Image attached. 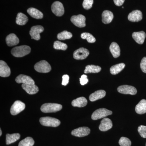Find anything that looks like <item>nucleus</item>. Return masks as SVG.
<instances>
[{"label":"nucleus","mask_w":146,"mask_h":146,"mask_svg":"<svg viewBox=\"0 0 146 146\" xmlns=\"http://www.w3.org/2000/svg\"><path fill=\"white\" fill-rule=\"evenodd\" d=\"M112 112L106 108H100L95 110L91 116V118L94 120L99 119L112 115Z\"/></svg>","instance_id":"5"},{"label":"nucleus","mask_w":146,"mask_h":146,"mask_svg":"<svg viewBox=\"0 0 146 146\" xmlns=\"http://www.w3.org/2000/svg\"><path fill=\"white\" fill-rule=\"evenodd\" d=\"M80 84L82 85H85L89 82V80L87 78V76L84 74L81 76V78H80Z\"/></svg>","instance_id":"38"},{"label":"nucleus","mask_w":146,"mask_h":146,"mask_svg":"<svg viewBox=\"0 0 146 146\" xmlns=\"http://www.w3.org/2000/svg\"><path fill=\"white\" fill-rule=\"evenodd\" d=\"M132 36L136 43L139 44H143L145 41L146 35L145 32L143 31L135 32L133 33Z\"/></svg>","instance_id":"18"},{"label":"nucleus","mask_w":146,"mask_h":146,"mask_svg":"<svg viewBox=\"0 0 146 146\" xmlns=\"http://www.w3.org/2000/svg\"><path fill=\"white\" fill-rule=\"evenodd\" d=\"M54 48L55 49L61 50H65L68 48V46L65 43L60 42V41H55L54 43Z\"/></svg>","instance_id":"33"},{"label":"nucleus","mask_w":146,"mask_h":146,"mask_svg":"<svg viewBox=\"0 0 146 146\" xmlns=\"http://www.w3.org/2000/svg\"><path fill=\"white\" fill-rule=\"evenodd\" d=\"M89 54V52L88 50L85 48H81L75 51L73 56L76 60H83L85 59Z\"/></svg>","instance_id":"12"},{"label":"nucleus","mask_w":146,"mask_h":146,"mask_svg":"<svg viewBox=\"0 0 146 146\" xmlns=\"http://www.w3.org/2000/svg\"><path fill=\"white\" fill-rule=\"evenodd\" d=\"M114 18V15L111 11L105 10L102 13V21L105 24L110 23Z\"/></svg>","instance_id":"21"},{"label":"nucleus","mask_w":146,"mask_h":146,"mask_svg":"<svg viewBox=\"0 0 146 146\" xmlns=\"http://www.w3.org/2000/svg\"><path fill=\"white\" fill-rule=\"evenodd\" d=\"M119 93L123 94L135 95L137 94V90L134 86L129 85H124L120 86L117 88Z\"/></svg>","instance_id":"11"},{"label":"nucleus","mask_w":146,"mask_h":146,"mask_svg":"<svg viewBox=\"0 0 146 146\" xmlns=\"http://www.w3.org/2000/svg\"><path fill=\"white\" fill-rule=\"evenodd\" d=\"M125 66V64L123 63H119L113 65L110 68V73L112 75L117 74L122 70Z\"/></svg>","instance_id":"28"},{"label":"nucleus","mask_w":146,"mask_h":146,"mask_svg":"<svg viewBox=\"0 0 146 146\" xmlns=\"http://www.w3.org/2000/svg\"><path fill=\"white\" fill-rule=\"evenodd\" d=\"M119 143L121 146H131V143L129 138L122 137L119 141Z\"/></svg>","instance_id":"34"},{"label":"nucleus","mask_w":146,"mask_h":146,"mask_svg":"<svg viewBox=\"0 0 146 146\" xmlns=\"http://www.w3.org/2000/svg\"><path fill=\"white\" fill-rule=\"evenodd\" d=\"M101 70V68L100 66L95 65H88L85 68L84 73L85 74L97 73L100 72Z\"/></svg>","instance_id":"29"},{"label":"nucleus","mask_w":146,"mask_h":146,"mask_svg":"<svg viewBox=\"0 0 146 146\" xmlns=\"http://www.w3.org/2000/svg\"><path fill=\"white\" fill-rule=\"evenodd\" d=\"M81 37L82 39H86L89 43H93L96 41V39L92 35L88 33H83L81 35Z\"/></svg>","instance_id":"32"},{"label":"nucleus","mask_w":146,"mask_h":146,"mask_svg":"<svg viewBox=\"0 0 146 146\" xmlns=\"http://www.w3.org/2000/svg\"><path fill=\"white\" fill-rule=\"evenodd\" d=\"M137 114L142 115L146 113V100L143 99L138 103L135 108Z\"/></svg>","instance_id":"23"},{"label":"nucleus","mask_w":146,"mask_h":146,"mask_svg":"<svg viewBox=\"0 0 146 146\" xmlns=\"http://www.w3.org/2000/svg\"><path fill=\"white\" fill-rule=\"evenodd\" d=\"M70 77L68 75H64L62 77V84L64 86H66L69 82Z\"/></svg>","instance_id":"39"},{"label":"nucleus","mask_w":146,"mask_h":146,"mask_svg":"<svg viewBox=\"0 0 146 146\" xmlns=\"http://www.w3.org/2000/svg\"><path fill=\"white\" fill-rule=\"evenodd\" d=\"M16 81L18 83H23L25 84H35L34 80L29 76L21 74L16 78Z\"/></svg>","instance_id":"16"},{"label":"nucleus","mask_w":146,"mask_h":146,"mask_svg":"<svg viewBox=\"0 0 146 146\" xmlns=\"http://www.w3.org/2000/svg\"><path fill=\"white\" fill-rule=\"evenodd\" d=\"M90 131L91 130L89 127H82L72 131L71 134L73 136L76 137H82L88 136L90 133Z\"/></svg>","instance_id":"10"},{"label":"nucleus","mask_w":146,"mask_h":146,"mask_svg":"<svg viewBox=\"0 0 146 146\" xmlns=\"http://www.w3.org/2000/svg\"><path fill=\"white\" fill-rule=\"evenodd\" d=\"M28 21V18L26 15L22 13H18L16 18V23L19 25H24Z\"/></svg>","instance_id":"27"},{"label":"nucleus","mask_w":146,"mask_h":146,"mask_svg":"<svg viewBox=\"0 0 146 146\" xmlns=\"http://www.w3.org/2000/svg\"><path fill=\"white\" fill-rule=\"evenodd\" d=\"M71 21L76 26L78 27H84L86 26V18L85 16L81 14L72 16L71 18Z\"/></svg>","instance_id":"7"},{"label":"nucleus","mask_w":146,"mask_h":146,"mask_svg":"<svg viewBox=\"0 0 146 146\" xmlns=\"http://www.w3.org/2000/svg\"><path fill=\"white\" fill-rule=\"evenodd\" d=\"M110 50L113 57L117 58L120 55V48L119 45L116 42H112L110 46Z\"/></svg>","instance_id":"25"},{"label":"nucleus","mask_w":146,"mask_h":146,"mask_svg":"<svg viewBox=\"0 0 146 146\" xmlns=\"http://www.w3.org/2000/svg\"><path fill=\"white\" fill-rule=\"evenodd\" d=\"M112 126L113 124L111 120L108 118H104L101 121L99 128L101 131H106L112 128Z\"/></svg>","instance_id":"15"},{"label":"nucleus","mask_w":146,"mask_h":146,"mask_svg":"<svg viewBox=\"0 0 146 146\" xmlns=\"http://www.w3.org/2000/svg\"><path fill=\"white\" fill-rule=\"evenodd\" d=\"M11 74L10 68L5 61H0V76L2 77H7Z\"/></svg>","instance_id":"14"},{"label":"nucleus","mask_w":146,"mask_h":146,"mask_svg":"<svg viewBox=\"0 0 146 146\" xmlns=\"http://www.w3.org/2000/svg\"><path fill=\"white\" fill-rule=\"evenodd\" d=\"M106 95V92L104 90H100L95 91L89 96V100L91 102H94L104 98Z\"/></svg>","instance_id":"19"},{"label":"nucleus","mask_w":146,"mask_h":146,"mask_svg":"<svg viewBox=\"0 0 146 146\" xmlns=\"http://www.w3.org/2000/svg\"><path fill=\"white\" fill-rule=\"evenodd\" d=\"M31 51L30 47L23 45L13 48L11 50V54L16 57H22L29 54Z\"/></svg>","instance_id":"1"},{"label":"nucleus","mask_w":146,"mask_h":146,"mask_svg":"<svg viewBox=\"0 0 146 146\" xmlns=\"http://www.w3.org/2000/svg\"><path fill=\"white\" fill-rule=\"evenodd\" d=\"M72 37V34L70 32L64 31L57 35L58 39L60 40H64L65 39H70Z\"/></svg>","instance_id":"31"},{"label":"nucleus","mask_w":146,"mask_h":146,"mask_svg":"<svg viewBox=\"0 0 146 146\" xmlns=\"http://www.w3.org/2000/svg\"><path fill=\"white\" fill-rule=\"evenodd\" d=\"M140 66L142 71L146 73V57H144L141 60Z\"/></svg>","instance_id":"37"},{"label":"nucleus","mask_w":146,"mask_h":146,"mask_svg":"<svg viewBox=\"0 0 146 146\" xmlns=\"http://www.w3.org/2000/svg\"><path fill=\"white\" fill-rule=\"evenodd\" d=\"M93 3L94 0H84L82 3V6L84 9L88 10L92 7Z\"/></svg>","instance_id":"35"},{"label":"nucleus","mask_w":146,"mask_h":146,"mask_svg":"<svg viewBox=\"0 0 146 146\" xmlns=\"http://www.w3.org/2000/svg\"></svg>","instance_id":"42"},{"label":"nucleus","mask_w":146,"mask_h":146,"mask_svg":"<svg viewBox=\"0 0 146 146\" xmlns=\"http://www.w3.org/2000/svg\"><path fill=\"white\" fill-rule=\"evenodd\" d=\"M35 141L33 138L31 137H27L19 143L18 146H33Z\"/></svg>","instance_id":"30"},{"label":"nucleus","mask_w":146,"mask_h":146,"mask_svg":"<svg viewBox=\"0 0 146 146\" xmlns=\"http://www.w3.org/2000/svg\"><path fill=\"white\" fill-rule=\"evenodd\" d=\"M138 132L141 137L146 138V126L140 125L138 127Z\"/></svg>","instance_id":"36"},{"label":"nucleus","mask_w":146,"mask_h":146,"mask_svg":"<svg viewBox=\"0 0 146 146\" xmlns=\"http://www.w3.org/2000/svg\"><path fill=\"white\" fill-rule=\"evenodd\" d=\"M52 11L56 16H61L64 14V7L63 4L59 1L54 2L51 6Z\"/></svg>","instance_id":"8"},{"label":"nucleus","mask_w":146,"mask_h":146,"mask_svg":"<svg viewBox=\"0 0 146 146\" xmlns=\"http://www.w3.org/2000/svg\"><path fill=\"white\" fill-rule=\"evenodd\" d=\"M62 106L56 103H46L42 105L41 110L44 113H51L60 111L62 109Z\"/></svg>","instance_id":"2"},{"label":"nucleus","mask_w":146,"mask_h":146,"mask_svg":"<svg viewBox=\"0 0 146 146\" xmlns=\"http://www.w3.org/2000/svg\"><path fill=\"white\" fill-rule=\"evenodd\" d=\"M87 104V100L84 97L78 98L72 101V104L74 107H84Z\"/></svg>","instance_id":"22"},{"label":"nucleus","mask_w":146,"mask_h":146,"mask_svg":"<svg viewBox=\"0 0 146 146\" xmlns=\"http://www.w3.org/2000/svg\"><path fill=\"white\" fill-rule=\"evenodd\" d=\"M113 1L115 5L117 6H121L123 5L125 0H113Z\"/></svg>","instance_id":"40"},{"label":"nucleus","mask_w":146,"mask_h":146,"mask_svg":"<svg viewBox=\"0 0 146 146\" xmlns=\"http://www.w3.org/2000/svg\"><path fill=\"white\" fill-rule=\"evenodd\" d=\"M2 133V132L1 129H0V136H1Z\"/></svg>","instance_id":"41"},{"label":"nucleus","mask_w":146,"mask_h":146,"mask_svg":"<svg viewBox=\"0 0 146 146\" xmlns=\"http://www.w3.org/2000/svg\"><path fill=\"white\" fill-rule=\"evenodd\" d=\"M21 138V135L18 133L7 134L6 136V143L9 145L18 141Z\"/></svg>","instance_id":"26"},{"label":"nucleus","mask_w":146,"mask_h":146,"mask_svg":"<svg viewBox=\"0 0 146 146\" xmlns=\"http://www.w3.org/2000/svg\"><path fill=\"white\" fill-rule=\"evenodd\" d=\"M25 108V104L21 101L17 100L14 102L11 108V114L16 115L23 111Z\"/></svg>","instance_id":"6"},{"label":"nucleus","mask_w":146,"mask_h":146,"mask_svg":"<svg viewBox=\"0 0 146 146\" xmlns=\"http://www.w3.org/2000/svg\"><path fill=\"white\" fill-rule=\"evenodd\" d=\"M22 87L27 94L30 95L36 94L39 91V88L35 84H23L22 85Z\"/></svg>","instance_id":"17"},{"label":"nucleus","mask_w":146,"mask_h":146,"mask_svg":"<svg viewBox=\"0 0 146 146\" xmlns=\"http://www.w3.org/2000/svg\"><path fill=\"white\" fill-rule=\"evenodd\" d=\"M39 122L42 125L52 127H57L60 124V121L59 120L49 117H43L40 118Z\"/></svg>","instance_id":"3"},{"label":"nucleus","mask_w":146,"mask_h":146,"mask_svg":"<svg viewBox=\"0 0 146 146\" xmlns=\"http://www.w3.org/2000/svg\"><path fill=\"white\" fill-rule=\"evenodd\" d=\"M34 69L38 72L46 73L51 70V67L47 61L43 60L36 63L35 65Z\"/></svg>","instance_id":"4"},{"label":"nucleus","mask_w":146,"mask_h":146,"mask_svg":"<svg viewBox=\"0 0 146 146\" xmlns=\"http://www.w3.org/2000/svg\"><path fill=\"white\" fill-rule=\"evenodd\" d=\"M6 42L9 46H13L18 44L19 39L15 34L11 33L6 38Z\"/></svg>","instance_id":"20"},{"label":"nucleus","mask_w":146,"mask_h":146,"mask_svg":"<svg viewBox=\"0 0 146 146\" xmlns=\"http://www.w3.org/2000/svg\"><path fill=\"white\" fill-rule=\"evenodd\" d=\"M143 19V14L140 10H136L131 12L128 16L129 21L132 22H138Z\"/></svg>","instance_id":"13"},{"label":"nucleus","mask_w":146,"mask_h":146,"mask_svg":"<svg viewBox=\"0 0 146 146\" xmlns=\"http://www.w3.org/2000/svg\"><path fill=\"white\" fill-rule=\"evenodd\" d=\"M44 31V27L41 25L35 26L32 27L29 32L32 39L35 40H39L41 38L40 34L43 32Z\"/></svg>","instance_id":"9"},{"label":"nucleus","mask_w":146,"mask_h":146,"mask_svg":"<svg viewBox=\"0 0 146 146\" xmlns=\"http://www.w3.org/2000/svg\"><path fill=\"white\" fill-rule=\"evenodd\" d=\"M27 11L32 17L35 19H42L44 16L43 13L40 11L33 7L28 9Z\"/></svg>","instance_id":"24"}]
</instances>
